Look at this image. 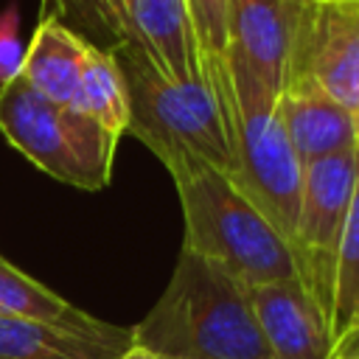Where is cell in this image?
<instances>
[{"mask_svg": "<svg viewBox=\"0 0 359 359\" xmlns=\"http://www.w3.org/2000/svg\"><path fill=\"white\" fill-rule=\"evenodd\" d=\"M95 6L101 22L112 31V45L107 50L115 56L129 93L126 132L135 135L160 163L177 154H191L224 177H233L236 157L227 109L213 79L205 73L196 84L168 81L143 42L118 17L112 0H95Z\"/></svg>", "mask_w": 359, "mask_h": 359, "instance_id": "cell-1", "label": "cell"}, {"mask_svg": "<svg viewBox=\"0 0 359 359\" xmlns=\"http://www.w3.org/2000/svg\"><path fill=\"white\" fill-rule=\"evenodd\" d=\"M132 345L163 359H272L247 286L188 250H180L157 303L132 325Z\"/></svg>", "mask_w": 359, "mask_h": 359, "instance_id": "cell-2", "label": "cell"}, {"mask_svg": "<svg viewBox=\"0 0 359 359\" xmlns=\"http://www.w3.org/2000/svg\"><path fill=\"white\" fill-rule=\"evenodd\" d=\"M163 165L182 208V250L222 266L244 286L297 280L292 244L250 205L230 177L191 154H177Z\"/></svg>", "mask_w": 359, "mask_h": 359, "instance_id": "cell-3", "label": "cell"}, {"mask_svg": "<svg viewBox=\"0 0 359 359\" xmlns=\"http://www.w3.org/2000/svg\"><path fill=\"white\" fill-rule=\"evenodd\" d=\"M202 65L227 109L236 157L230 182L289 244H294L303 163L278 118V98L227 53L202 56Z\"/></svg>", "mask_w": 359, "mask_h": 359, "instance_id": "cell-4", "label": "cell"}, {"mask_svg": "<svg viewBox=\"0 0 359 359\" xmlns=\"http://www.w3.org/2000/svg\"><path fill=\"white\" fill-rule=\"evenodd\" d=\"M0 135L39 171L81 191L109 185L121 140L90 115L48 101L22 76L0 87Z\"/></svg>", "mask_w": 359, "mask_h": 359, "instance_id": "cell-5", "label": "cell"}, {"mask_svg": "<svg viewBox=\"0 0 359 359\" xmlns=\"http://www.w3.org/2000/svg\"><path fill=\"white\" fill-rule=\"evenodd\" d=\"M356 182H359L356 149L328 154L303 165L300 213H297V233L292 250L297 261V280L320 309L323 323L328 311L331 264L356 194Z\"/></svg>", "mask_w": 359, "mask_h": 359, "instance_id": "cell-6", "label": "cell"}, {"mask_svg": "<svg viewBox=\"0 0 359 359\" xmlns=\"http://www.w3.org/2000/svg\"><path fill=\"white\" fill-rule=\"evenodd\" d=\"M286 87H314L359 109V0H306Z\"/></svg>", "mask_w": 359, "mask_h": 359, "instance_id": "cell-7", "label": "cell"}, {"mask_svg": "<svg viewBox=\"0 0 359 359\" xmlns=\"http://www.w3.org/2000/svg\"><path fill=\"white\" fill-rule=\"evenodd\" d=\"M306 0H227V56L275 98L283 93Z\"/></svg>", "mask_w": 359, "mask_h": 359, "instance_id": "cell-8", "label": "cell"}, {"mask_svg": "<svg viewBox=\"0 0 359 359\" xmlns=\"http://www.w3.org/2000/svg\"><path fill=\"white\" fill-rule=\"evenodd\" d=\"M247 300L272 359H328L331 337L300 280L247 286Z\"/></svg>", "mask_w": 359, "mask_h": 359, "instance_id": "cell-9", "label": "cell"}, {"mask_svg": "<svg viewBox=\"0 0 359 359\" xmlns=\"http://www.w3.org/2000/svg\"><path fill=\"white\" fill-rule=\"evenodd\" d=\"M112 6L168 81L196 84L205 79L185 0H112Z\"/></svg>", "mask_w": 359, "mask_h": 359, "instance_id": "cell-10", "label": "cell"}, {"mask_svg": "<svg viewBox=\"0 0 359 359\" xmlns=\"http://www.w3.org/2000/svg\"><path fill=\"white\" fill-rule=\"evenodd\" d=\"M278 118L303 165L356 149L353 112L314 87H286L278 95Z\"/></svg>", "mask_w": 359, "mask_h": 359, "instance_id": "cell-11", "label": "cell"}, {"mask_svg": "<svg viewBox=\"0 0 359 359\" xmlns=\"http://www.w3.org/2000/svg\"><path fill=\"white\" fill-rule=\"evenodd\" d=\"M87 50L90 39L84 34L67 28L56 17H48L39 22L31 45L25 48L20 76L48 101L70 107L87 67Z\"/></svg>", "mask_w": 359, "mask_h": 359, "instance_id": "cell-12", "label": "cell"}, {"mask_svg": "<svg viewBox=\"0 0 359 359\" xmlns=\"http://www.w3.org/2000/svg\"><path fill=\"white\" fill-rule=\"evenodd\" d=\"M132 345V328L121 337H90L39 320L0 317V359H118Z\"/></svg>", "mask_w": 359, "mask_h": 359, "instance_id": "cell-13", "label": "cell"}, {"mask_svg": "<svg viewBox=\"0 0 359 359\" xmlns=\"http://www.w3.org/2000/svg\"><path fill=\"white\" fill-rule=\"evenodd\" d=\"M0 317H20V320H39L50 325H65L90 337H121L129 328L104 323L73 303H67L62 294L14 266L0 255Z\"/></svg>", "mask_w": 359, "mask_h": 359, "instance_id": "cell-14", "label": "cell"}, {"mask_svg": "<svg viewBox=\"0 0 359 359\" xmlns=\"http://www.w3.org/2000/svg\"><path fill=\"white\" fill-rule=\"evenodd\" d=\"M70 107L90 115L112 135H118V137L126 135L129 93H126L123 73H121L115 56L104 45H95L93 39H90V50H87V67H84L79 93Z\"/></svg>", "mask_w": 359, "mask_h": 359, "instance_id": "cell-15", "label": "cell"}, {"mask_svg": "<svg viewBox=\"0 0 359 359\" xmlns=\"http://www.w3.org/2000/svg\"><path fill=\"white\" fill-rule=\"evenodd\" d=\"M356 311H359V182L331 264L328 311H325L328 337L334 339Z\"/></svg>", "mask_w": 359, "mask_h": 359, "instance_id": "cell-16", "label": "cell"}, {"mask_svg": "<svg viewBox=\"0 0 359 359\" xmlns=\"http://www.w3.org/2000/svg\"><path fill=\"white\" fill-rule=\"evenodd\" d=\"M202 56H224L227 50V0H185Z\"/></svg>", "mask_w": 359, "mask_h": 359, "instance_id": "cell-17", "label": "cell"}, {"mask_svg": "<svg viewBox=\"0 0 359 359\" xmlns=\"http://www.w3.org/2000/svg\"><path fill=\"white\" fill-rule=\"evenodd\" d=\"M22 62H25V45L20 39L17 8L8 6L0 11V87L22 73Z\"/></svg>", "mask_w": 359, "mask_h": 359, "instance_id": "cell-18", "label": "cell"}, {"mask_svg": "<svg viewBox=\"0 0 359 359\" xmlns=\"http://www.w3.org/2000/svg\"><path fill=\"white\" fill-rule=\"evenodd\" d=\"M328 359H359V311L351 317V323L331 339Z\"/></svg>", "mask_w": 359, "mask_h": 359, "instance_id": "cell-19", "label": "cell"}, {"mask_svg": "<svg viewBox=\"0 0 359 359\" xmlns=\"http://www.w3.org/2000/svg\"><path fill=\"white\" fill-rule=\"evenodd\" d=\"M118 359H163V356H157L154 351H149V348H140V345H129Z\"/></svg>", "mask_w": 359, "mask_h": 359, "instance_id": "cell-20", "label": "cell"}, {"mask_svg": "<svg viewBox=\"0 0 359 359\" xmlns=\"http://www.w3.org/2000/svg\"><path fill=\"white\" fill-rule=\"evenodd\" d=\"M353 129H356V154H359V109L353 112Z\"/></svg>", "mask_w": 359, "mask_h": 359, "instance_id": "cell-21", "label": "cell"}]
</instances>
